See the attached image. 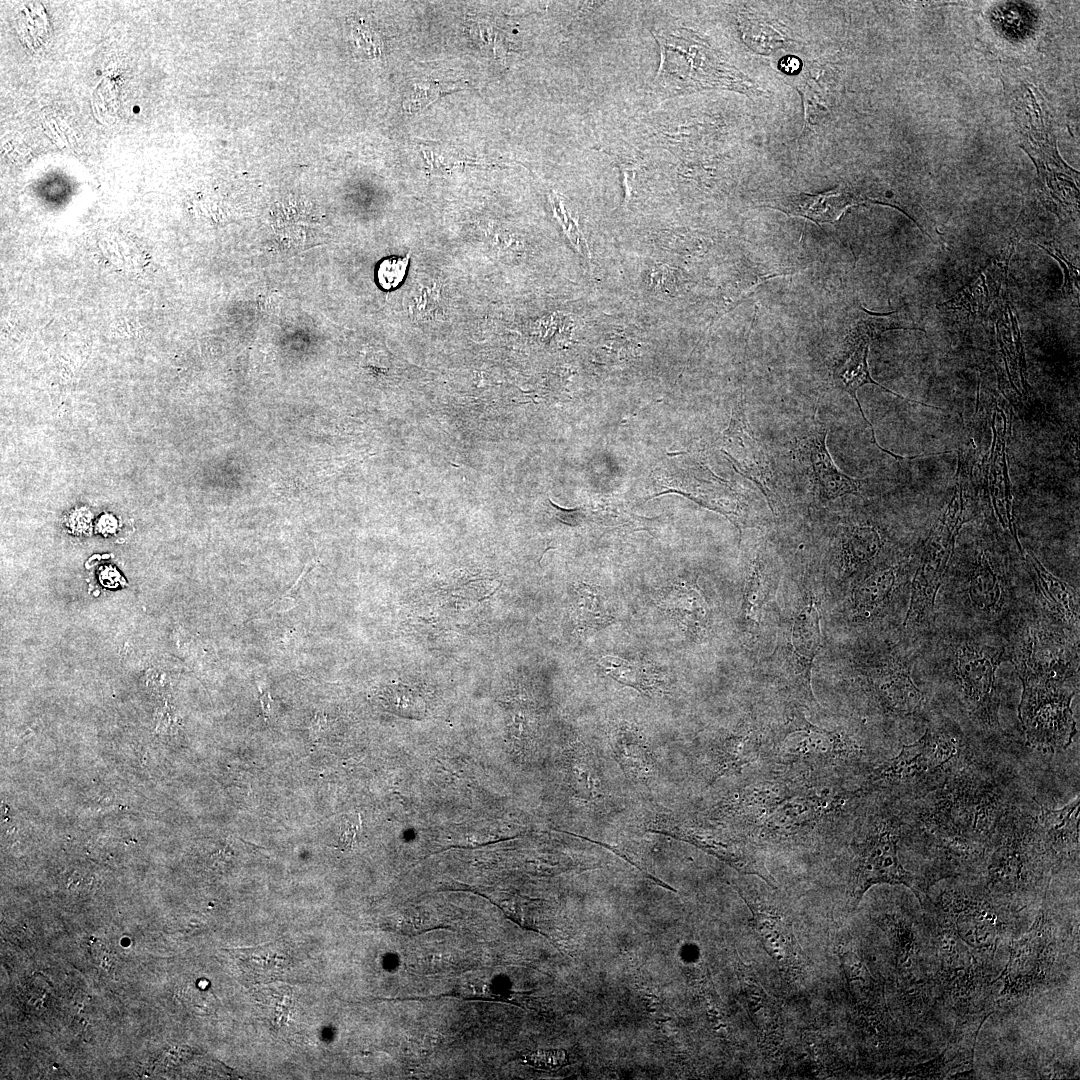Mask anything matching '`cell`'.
I'll return each instance as SVG.
<instances>
[{
	"instance_id": "1",
	"label": "cell",
	"mask_w": 1080,
	"mask_h": 1080,
	"mask_svg": "<svg viewBox=\"0 0 1080 1080\" xmlns=\"http://www.w3.org/2000/svg\"><path fill=\"white\" fill-rule=\"evenodd\" d=\"M1052 867L1036 818L1006 810L987 861L986 889L1014 913L1048 891Z\"/></svg>"
},
{
	"instance_id": "2",
	"label": "cell",
	"mask_w": 1080,
	"mask_h": 1080,
	"mask_svg": "<svg viewBox=\"0 0 1080 1080\" xmlns=\"http://www.w3.org/2000/svg\"><path fill=\"white\" fill-rule=\"evenodd\" d=\"M1043 896L1028 931L1012 940L1009 958L995 981L1003 982L999 1003L1018 1004L1048 988L1060 966V932Z\"/></svg>"
},
{
	"instance_id": "3",
	"label": "cell",
	"mask_w": 1080,
	"mask_h": 1080,
	"mask_svg": "<svg viewBox=\"0 0 1080 1080\" xmlns=\"http://www.w3.org/2000/svg\"><path fill=\"white\" fill-rule=\"evenodd\" d=\"M960 747L947 730L927 729L920 739L875 768L863 789L894 794L933 791L946 780Z\"/></svg>"
},
{
	"instance_id": "4",
	"label": "cell",
	"mask_w": 1080,
	"mask_h": 1080,
	"mask_svg": "<svg viewBox=\"0 0 1080 1080\" xmlns=\"http://www.w3.org/2000/svg\"><path fill=\"white\" fill-rule=\"evenodd\" d=\"M968 470L966 463L958 462L953 495L935 521L925 541L921 562L912 582L911 601L905 625L919 624L933 611L938 589L954 550L956 536L964 522L969 520L966 517Z\"/></svg>"
},
{
	"instance_id": "5",
	"label": "cell",
	"mask_w": 1080,
	"mask_h": 1080,
	"mask_svg": "<svg viewBox=\"0 0 1080 1080\" xmlns=\"http://www.w3.org/2000/svg\"><path fill=\"white\" fill-rule=\"evenodd\" d=\"M932 903L971 949L989 959L994 958L1000 942L1011 933L1016 914L985 886L948 888Z\"/></svg>"
},
{
	"instance_id": "6",
	"label": "cell",
	"mask_w": 1080,
	"mask_h": 1080,
	"mask_svg": "<svg viewBox=\"0 0 1080 1080\" xmlns=\"http://www.w3.org/2000/svg\"><path fill=\"white\" fill-rule=\"evenodd\" d=\"M1022 683L1018 711L1027 742L1041 750L1067 748L1076 733L1071 710L1075 691L1059 680L1029 679Z\"/></svg>"
},
{
	"instance_id": "7",
	"label": "cell",
	"mask_w": 1080,
	"mask_h": 1080,
	"mask_svg": "<svg viewBox=\"0 0 1080 1080\" xmlns=\"http://www.w3.org/2000/svg\"><path fill=\"white\" fill-rule=\"evenodd\" d=\"M900 826L892 820L879 821L857 846L850 878L848 903L855 910L864 894L877 884L904 885L920 902L928 893L921 876L906 870L898 857Z\"/></svg>"
},
{
	"instance_id": "8",
	"label": "cell",
	"mask_w": 1080,
	"mask_h": 1080,
	"mask_svg": "<svg viewBox=\"0 0 1080 1080\" xmlns=\"http://www.w3.org/2000/svg\"><path fill=\"white\" fill-rule=\"evenodd\" d=\"M999 658L996 649L972 642L961 644L955 656V674L964 699L972 713L989 725L997 721L994 694Z\"/></svg>"
},
{
	"instance_id": "9",
	"label": "cell",
	"mask_w": 1080,
	"mask_h": 1080,
	"mask_svg": "<svg viewBox=\"0 0 1080 1080\" xmlns=\"http://www.w3.org/2000/svg\"><path fill=\"white\" fill-rule=\"evenodd\" d=\"M778 758L785 763L826 767L859 754L851 740L834 732L813 726L805 719L791 724L776 747Z\"/></svg>"
},
{
	"instance_id": "10",
	"label": "cell",
	"mask_w": 1080,
	"mask_h": 1080,
	"mask_svg": "<svg viewBox=\"0 0 1080 1080\" xmlns=\"http://www.w3.org/2000/svg\"><path fill=\"white\" fill-rule=\"evenodd\" d=\"M666 827L671 828L666 830V834L689 842L728 863L737 871L756 875L770 887L776 888L762 852L753 843L697 823L675 822Z\"/></svg>"
},
{
	"instance_id": "11",
	"label": "cell",
	"mask_w": 1080,
	"mask_h": 1080,
	"mask_svg": "<svg viewBox=\"0 0 1080 1080\" xmlns=\"http://www.w3.org/2000/svg\"><path fill=\"white\" fill-rule=\"evenodd\" d=\"M827 800L816 794L802 793L789 789L781 798L769 806L753 824L760 836L767 838H787L802 833L818 822L829 812Z\"/></svg>"
},
{
	"instance_id": "12",
	"label": "cell",
	"mask_w": 1080,
	"mask_h": 1080,
	"mask_svg": "<svg viewBox=\"0 0 1080 1080\" xmlns=\"http://www.w3.org/2000/svg\"><path fill=\"white\" fill-rule=\"evenodd\" d=\"M726 440L729 449L724 453L730 457L739 472L760 488L773 510L774 504H777V494L771 464L742 411L733 413Z\"/></svg>"
},
{
	"instance_id": "13",
	"label": "cell",
	"mask_w": 1080,
	"mask_h": 1080,
	"mask_svg": "<svg viewBox=\"0 0 1080 1080\" xmlns=\"http://www.w3.org/2000/svg\"><path fill=\"white\" fill-rule=\"evenodd\" d=\"M827 429L815 422L810 432L799 439L798 451L810 463L818 495L823 502L845 494H858L861 480L840 471L833 462L826 445Z\"/></svg>"
},
{
	"instance_id": "14",
	"label": "cell",
	"mask_w": 1080,
	"mask_h": 1080,
	"mask_svg": "<svg viewBox=\"0 0 1080 1080\" xmlns=\"http://www.w3.org/2000/svg\"><path fill=\"white\" fill-rule=\"evenodd\" d=\"M1079 805L1080 799L1077 797L1059 809L1041 806V813L1036 818L1039 836L1053 872L1064 864L1078 860Z\"/></svg>"
},
{
	"instance_id": "15",
	"label": "cell",
	"mask_w": 1080,
	"mask_h": 1080,
	"mask_svg": "<svg viewBox=\"0 0 1080 1080\" xmlns=\"http://www.w3.org/2000/svg\"><path fill=\"white\" fill-rule=\"evenodd\" d=\"M1070 655L1058 639L1033 631L1025 637L1018 650V674L1021 680L1066 681L1074 668Z\"/></svg>"
},
{
	"instance_id": "16",
	"label": "cell",
	"mask_w": 1080,
	"mask_h": 1080,
	"mask_svg": "<svg viewBox=\"0 0 1080 1080\" xmlns=\"http://www.w3.org/2000/svg\"><path fill=\"white\" fill-rule=\"evenodd\" d=\"M1006 416L997 406L992 418L993 440L989 458V489L992 503L1002 526L1009 529L1020 554L1023 549L1018 540L1012 508V495L1006 462Z\"/></svg>"
},
{
	"instance_id": "17",
	"label": "cell",
	"mask_w": 1080,
	"mask_h": 1080,
	"mask_svg": "<svg viewBox=\"0 0 1080 1080\" xmlns=\"http://www.w3.org/2000/svg\"><path fill=\"white\" fill-rule=\"evenodd\" d=\"M744 901L748 904L753 915L754 927L761 941L779 963L786 969L790 968L800 957L797 954L796 939L791 925L780 915L779 911L770 908H762L759 902L748 896L741 890H737Z\"/></svg>"
},
{
	"instance_id": "18",
	"label": "cell",
	"mask_w": 1080,
	"mask_h": 1080,
	"mask_svg": "<svg viewBox=\"0 0 1080 1080\" xmlns=\"http://www.w3.org/2000/svg\"><path fill=\"white\" fill-rule=\"evenodd\" d=\"M862 198L847 189L837 187L819 194H796L782 201L777 208L792 217H804L817 224L834 223Z\"/></svg>"
},
{
	"instance_id": "19",
	"label": "cell",
	"mask_w": 1080,
	"mask_h": 1080,
	"mask_svg": "<svg viewBox=\"0 0 1080 1080\" xmlns=\"http://www.w3.org/2000/svg\"><path fill=\"white\" fill-rule=\"evenodd\" d=\"M846 341H847V344H848V353H847V356L845 358H843L841 360V362L838 365H836V367L834 368V371H833L834 384L836 385V387H838L841 390L847 392L852 397V399L855 400V402L857 403V406H858V409H859V411L861 413V416L863 417L864 421L869 425V427L871 429L873 443L881 451L891 455L892 457H894L896 459L901 460V459H903L902 456H898V455L894 454L893 452L882 448L878 444V442L876 440V436H875L874 427L872 426L870 421L866 418V416H865V414H864V412H863V410L861 408V404H860V402H859V400L857 398V391H858L859 388H861L865 384H874V385L880 387L881 389H883L884 391L889 392V393H891V394H893V395H895V396H897V397H899L901 399H906V398H904L903 396H901V395H899V394L885 388L884 386H882L881 384L877 383L875 380L872 379V377L870 375V372H869L868 363H867V357H868V353H869V346H870L871 343L865 342V341H848V340H846ZM904 459H908V457H904Z\"/></svg>"
},
{
	"instance_id": "20",
	"label": "cell",
	"mask_w": 1080,
	"mask_h": 1080,
	"mask_svg": "<svg viewBox=\"0 0 1080 1080\" xmlns=\"http://www.w3.org/2000/svg\"><path fill=\"white\" fill-rule=\"evenodd\" d=\"M1036 578L1035 587L1044 605L1068 626L1079 627V601L1077 591L1062 580L1051 575L1033 555L1023 553Z\"/></svg>"
},
{
	"instance_id": "21",
	"label": "cell",
	"mask_w": 1080,
	"mask_h": 1080,
	"mask_svg": "<svg viewBox=\"0 0 1080 1080\" xmlns=\"http://www.w3.org/2000/svg\"><path fill=\"white\" fill-rule=\"evenodd\" d=\"M873 684L880 703L892 713L911 715L923 705L924 694L905 670L883 671L874 678Z\"/></svg>"
},
{
	"instance_id": "22",
	"label": "cell",
	"mask_w": 1080,
	"mask_h": 1080,
	"mask_svg": "<svg viewBox=\"0 0 1080 1080\" xmlns=\"http://www.w3.org/2000/svg\"><path fill=\"white\" fill-rule=\"evenodd\" d=\"M760 738L751 728H744L725 738L715 750L713 779L737 772L754 763L760 755Z\"/></svg>"
},
{
	"instance_id": "23",
	"label": "cell",
	"mask_w": 1080,
	"mask_h": 1080,
	"mask_svg": "<svg viewBox=\"0 0 1080 1080\" xmlns=\"http://www.w3.org/2000/svg\"><path fill=\"white\" fill-rule=\"evenodd\" d=\"M611 747L615 759L627 775L645 782L653 774L651 754L637 730L617 727L611 734Z\"/></svg>"
},
{
	"instance_id": "24",
	"label": "cell",
	"mask_w": 1080,
	"mask_h": 1080,
	"mask_svg": "<svg viewBox=\"0 0 1080 1080\" xmlns=\"http://www.w3.org/2000/svg\"><path fill=\"white\" fill-rule=\"evenodd\" d=\"M819 618L818 608L811 600L795 617L792 627L794 654L809 679L812 662L822 646Z\"/></svg>"
},
{
	"instance_id": "25",
	"label": "cell",
	"mask_w": 1080,
	"mask_h": 1080,
	"mask_svg": "<svg viewBox=\"0 0 1080 1080\" xmlns=\"http://www.w3.org/2000/svg\"><path fill=\"white\" fill-rule=\"evenodd\" d=\"M1002 584L986 555L980 554L969 582V595L973 605L981 611L998 608L1003 602Z\"/></svg>"
},
{
	"instance_id": "26",
	"label": "cell",
	"mask_w": 1080,
	"mask_h": 1080,
	"mask_svg": "<svg viewBox=\"0 0 1080 1080\" xmlns=\"http://www.w3.org/2000/svg\"><path fill=\"white\" fill-rule=\"evenodd\" d=\"M666 607L688 630L704 629L707 623V607L700 593L686 585L673 586L666 595Z\"/></svg>"
},
{
	"instance_id": "27",
	"label": "cell",
	"mask_w": 1080,
	"mask_h": 1080,
	"mask_svg": "<svg viewBox=\"0 0 1080 1080\" xmlns=\"http://www.w3.org/2000/svg\"><path fill=\"white\" fill-rule=\"evenodd\" d=\"M598 665L617 682L642 693L652 694L659 689L660 678L651 666L612 655L601 658Z\"/></svg>"
},
{
	"instance_id": "28",
	"label": "cell",
	"mask_w": 1080,
	"mask_h": 1080,
	"mask_svg": "<svg viewBox=\"0 0 1080 1080\" xmlns=\"http://www.w3.org/2000/svg\"><path fill=\"white\" fill-rule=\"evenodd\" d=\"M895 578L894 569L889 567L874 572L860 583L854 592L857 613L870 617L884 607L890 598Z\"/></svg>"
},
{
	"instance_id": "29",
	"label": "cell",
	"mask_w": 1080,
	"mask_h": 1080,
	"mask_svg": "<svg viewBox=\"0 0 1080 1080\" xmlns=\"http://www.w3.org/2000/svg\"><path fill=\"white\" fill-rule=\"evenodd\" d=\"M880 546V536L874 528L865 526L850 530L843 546L846 569H856L872 559Z\"/></svg>"
},
{
	"instance_id": "30",
	"label": "cell",
	"mask_w": 1080,
	"mask_h": 1080,
	"mask_svg": "<svg viewBox=\"0 0 1080 1080\" xmlns=\"http://www.w3.org/2000/svg\"><path fill=\"white\" fill-rule=\"evenodd\" d=\"M384 705L391 712L410 719H421L425 714V703L421 695L413 688L402 684L387 686L381 694Z\"/></svg>"
},
{
	"instance_id": "31",
	"label": "cell",
	"mask_w": 1080,
	"mask_h": 1080,
	"mask_svg": "<svg viewBox=\"0 0 1080 1080\" xmlns=\"http://www.w3.org/2000/svg\"><path fill=\"white\" fill-rule=\"evenodd\" d=\"M574 785L584 801L591 802L603 797L599 771L588 751L583 749L573 767Z\"/></svg>"
},
{
	"instance_id": "32",
	"label": "cell",
	"mask_w": 1080,
	"mask_h": 1080,
	"mask_svg": "<svg viewBox=\"0 0 1080 1080\" xmlns=\"http://www.w3.org/2000/svg\"><path fill=\"white\" fill-rule=\"evenodd\" d=\"M766 596V583L760 568L753 566L745 585L743 614L747 624L758 625Z\"/></svg>"
},
{
	"instance_id": "33",
	"label": "cell",
	"mask_w": 1080,
	"mask_h": 1080,
	"mask_svg": "<svg viewBox=\"0 0 1080 1080\" xmlns=\"http://www.w3.org/2000/svg\"><path fill=\"white\" fill-rule=\"evenodd\" d=\"M578 592V611L583 625L599 627L606 624L609 616L603 608L600 592L587 584H583Z\"/></svg>"
},
{
	"instance_id": "34",
	"label": "cell",
	"mask_w": 1080,
	"mask_h": 1080,
	"mask_svg": "<svg viewBox=\"0 0 1080 1080\" xmlns=\"http://www.w3.org/2000/svg\"><path fill=\"white\" fill-rule=\"evenodd\" d=\"M985 287L984 277L981 276L980 279L976 280L973 284L972 282L968 284V286L963 288L957 296L948 302L941 304V306L946 305L952 308L962 307L971 314L986 310L988 306L985 302L988 300V292L983 291V288Z\"/></svg>"
},
{
	"instance_id": "35",
	"label": "cell",
	"mask_w": 1080,
	"mask_h": 1080,
	"mask_svg": "<svg viewBox=\"0 0 1080 1080\" xmlns=\"http://www.w3.org/2000/svg\"><path fill=\"white\" fill-rule=\"evenodd\" d=\"M410 253L405 257H389L382 260L377 270V280L385 290L398 287L403 281L409 264Z\"/></svg>"
},
{
	"instance_id": "36",
	"label": "cell",
	"mask_w": 1080,
	"mask_h": 1080,
	"mask_svg": "<svg viewBox=\"0 0 1080 1080\" xmlns=\"http://www.w3.org/2000/svg\"><path fill=\"white\" fill-rule=\"evenodd\" d=\"M1040 248L1045 250L1050 256H1052L1062 267L1064 273V283L1062 287V293L1066 296L1079 295V272L1078 268L1073 266L1061 250L1053 242L1049 243H1036Z\"/></svg>"
},
{
	"instance_id": "37",
	"label": "cell",
	"mask_w": 1080,
	"mask_h": 1080,
	"mask_svg": "<svg viewBox=\"0 0 1080 1080\" xmlns=\"http://www.w3.org/2000/svg\"><path fill=\"white\" fill-rule=\"evenodd\" d=\"M555 211L571 244L575 247L579 254H581L587 260H590L591 255L589 247L583 234L579 230L574 220L571 219L570 216L562 208L559 201H555Z\"/></svg>"
},
{
	"instance_id": "38",
	"label": "cell",
	"mask_w": 1080,
	"mask_h": 1080,
	"mask_svg": "<svg viewBox=\"0 0 1080 1080\" xmlns=\"http://www.w3.org/2000/svg\"><path fill=\"white\" fill-rule=\"evenodd\" d=\"M528 1064L545 1070H556L568 1064V1055L564 1050L534 1051L525 1056Z\"/></svg>"
},
{
	"instance_id": "39",
	"label": "cell",
	"mask_w": 1080,
	"mask_h": 1080,
	"mask_svg": "<svg viewBox=\"0 0 1080 1080\" xmlns=\"http://www.w3.org/2000/svg\"><path fill=\"white\" fill-rule=\"evenodd\" d=\"M314 567H315V564L313 562L308 563L304 567L302 573L299 575V577L293 583V585L278 599V601H274L270 606L277 605V607L283 608V609L293 607L294 602L296 601V596H297V594H298V592H299V590H300V588H301V586H302V584H303V582L305 580L306 575Z\"/></svg>"
},
{
	"instance_id": "40",
	"label": "cell",
	"mask_w": 1080,
	"mask_h": 1080,
	"mask_svg": "<svg viewBox=\"0 0 1080 1080\" xmlns=\"http://www.w3.org/2000/svg\"><path fill=\"white\" fill-rule=\"evenodd\" d=\"M360 830V821L358 817H349L345 820L341 828V834L339 842L343 848H350L355 842Z\"/></svg>"
},
{
	"instance_id": "41",
	"label": "cell",
	"mask_w": 1080,
	"mask_h": 1080,
	"mask_svg": "<svg viewBox=\"0 0 1080 1080\" xmlns=\"http://www.w3.org/2000/svg\"><path fill=\"white\" fill-rule=\"evenodd\" d=\"M90 525V514L84 510H77L70 517V526L79 532H85Z\"/></svg>"
},
{
	"instance_id": "42",
	"label": "cell",
	"mask_w": 1080,
	"mask_h": 1080,
	"mask_svg": "<svg viewBox=\"0 0 1080 1080\" xmlns=\"http://www.w3.org/2000/svg\"><path fill=\"white\" fill-rule=\"evenodd\" d=\"M119 572L112 567H105L101 570L99 580L100 582L109 588H114L120 583Z\"/></svg>"
},
{
	"instance_id": "43",
	"label": "cell",
	"mask_w": 1080,
	"mask_h": 1080,
	"mask_svg": "<svg viewBox=\"0 0 1080 1080\" xmlns=\"http://www.w3.org/2000/svg\"><path fill=\"white\" fill-rule=\"evenodd\" d=\"M116 526L117 522L115 518L108 514L103 515L97 523L98 530L103 534L114 532Z\"/></svg>"
},
{
	"instance_id": "44",
	"label": "cell",
	"mask_w": 1080,
	"mask_h": 1080,
	"mask_svg": "<svg viewBox=\"0 0 1080 1080\" xmlns=\"http://www.w3.org/2000/svg\"><path fill=\"white\" fill-rule=\"evenodd\" d=\"M260 704H261L262 714L265 717V719H267L269 717V715H270V710H271V697H270L269 692L264 691V692H262L260 694Z\"/></svg>"
},
{
	"instance_id": "45",
	"label": "cell",
	"mask_w": 1080,
	"mask_h": 1080,
	"mask_svg": "<svg viewBox=\"0 0 1080 1080\" xmlns=\"http://www.w3.org/2000/svg\"><path fill=\"white\" fill-rule=\"evenodd\" d=\"M786 63H787L785 65L786 71L788 70V68L789 69L798 68V65H799V61L797 59H793V58L792 59H787Z\"/></svg>"
},
{
	"instance_id": "46",
	"label": "cell",
	"mask_w": 1080,
	"mask_h": 1080,
	"mask_svg": "<svg viewBox=\"0 0 1080 1080\" xmlns=\"http://www.w3.org/2000/svg\"><path fill=\"white\" fill-rule=\"evenodd\" d=\"M132 111H133V113L137 114V113H139V112H140V107H139V106H137V105H135V106H134V107L132 108Z\"/></svg>"
},
{
	"instance_id": "47",
	"label": "cell",
	"mask_w": 1080,
	"mask_h": 1080,
	"mask_svg": "<svg viewBox=\"0 0 1080 1080\" xmlns=\"http://www.w3.org/2000/svg\"><path fill=\"white\" fill-rule=\"evenodd\" d=\"M96 74H97V75H101V71H100V70H97V71H96Z\"/></svg>"
}]
</instances>
